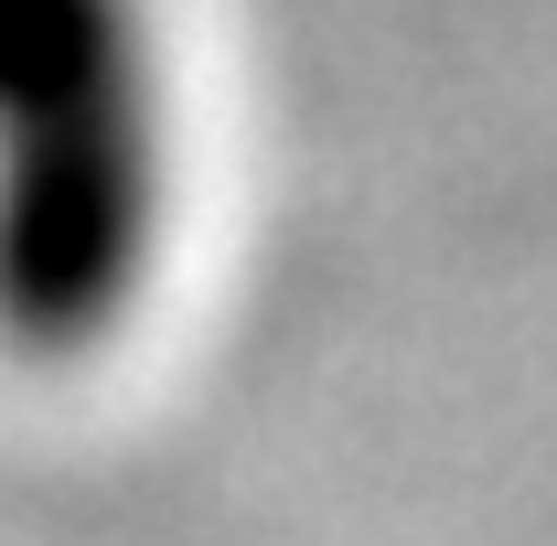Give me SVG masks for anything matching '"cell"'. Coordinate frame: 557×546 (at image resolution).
Returning <instances> with one entry per match:
<instances>
[{
    "instance_id": "cell-1",
    "label": "cell",
    "mask_w": 557,
    "mask_h": 546,
    "mask_svg": "<svg viewBox=\"0 0 557 546\" xmlns=\"http://www.w3.org/2000/svg\"><path fill=\"white\" fill-rule=\"evenodd\" d=\"M183 183L161 0H0V343L86 353L161 278Z\"/></svg>"
}]
</instances>
